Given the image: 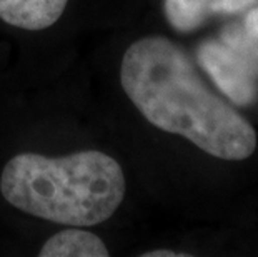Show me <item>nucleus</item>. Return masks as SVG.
<instances>
[{
    "mask_svg": "<svg viewBox=\"0 0 258 257\" xmlns=\"http://www.w3.org/2000/svg\"><path fill=\"white\" fill-rule=\"evenodd\" d=\"M210 10V0H165V15L173 29L190 32L200 27Z\"/></svg>",
    "mask_w": 258,
    "mask_h": 257,
    "instance_id": "6",
    "label": "nucleus"
},
{
    "mask_svg": "<svg viewBox=\"0 0 258 257\" xmlns=\"http://www.w3.org/2000/svg\"><path fill=\"white\" fill-rule=\"evenodd\" d=\"M258 4V0H210V10L220 14H235Z\"/></svg>",
    "mask_w": 258,
    "mask_h": 257,
    "instance_id": "7",
    "label": "nucleus"
},
{
    "mask_svg": "<svg viewBox=\"0 0 258 257\" xmlns=\"http://www.w3.org/2000/svg\"><path fill=\"white\" fill-rule=\"evenodd\" d=\"M188 254H178L173 252V250H167V249H160V250H152V252H145L144 257H186Z\"/></svg>",
    "mask_w": 258,
    "mask_h": 257,
    "instance_id": "9",
    "label": "nucleus"
},
{
    "mask_svg": "<svg viewBox=\"0 0 258 257\" xmlns=\"http://www.w3.org/2000/svg\"><path fill=\"white\" fill-rule=\"evenodd\" d=\"M245 32L250 35V39L258 45V7L253 9L248 15H246Z\"/></svg>",
    "mask_w": 258,
    "mask_h": 257,
    "instance_id": "8",
    "label": "nucleus"
},
{
    "mask_svg": "<svg viewBox=\"0 0 258 257\" xmlns=\"http://www.w3.org/2000/svg\"><path fill=\"white\" fill-rule=\"evenodd\" d=\"M40 257H107L108 249L105 242L89 231L65 229L42 245Z\"/></svg>",
    "mask_w": 258,
    "mask_h": 257,
    "instance_id": "5",
    "label": "nucleus"
},
{
    "mask_svg": "<svg viewBox=\"0 0 258 257\" xmlns=\"http://www.w3.org/2000/svg\"><path fill=\"white\" fill-rule=\"evenodd\" d=\"M69 0H0V19L24 30H43L62 17Z\"/></svg>",
    "mask_w": 258,
    "mask_h": 257,
    "instance_id": "4",
    "label": "nucleus"
},
{
    "mask_svg": "<svg viewBox=\"0 0 258 257\" xmlns=\"http://www.w3.org/2000/svg\"><path fill=\"white\" fill-rule=\"evenodd\" d=\"M120 164L100 150L63 157L19 154L0 176V192L19 211L74 227L97 226L110 219L125 197Z\"/></svg>",
    "mask_w": 258,
    "mask_h": 257,
    "instance_id": "2",
    "label": "nucleus"
},
{
    "mask_svg": "<svg viewBox=\"0 0 258 257\" xmlns=\"http://www.w3.org/2000/svg\"><path fill=\"white\" fill-rule=\"evenodd\" d=\"M120 82L148 122L207 154L243 161L255 152V129L203 84L188 56L165 37L132 43L120 65Z\"/></svg>",
    "mask_w": 258,
    "mask_h": 257,
    "instance_id": "1",
    "label": "nucleus"
},
{
    "mask_svg": "<svg viewBox=\"0 0 258 257\" xmlns=\"http://www.w3.org/2000/svg\"><path fill=\"white\" fill-rule=\"evenodd\" d=\"M199 62L230 100L248 106L256 99L255 69L223 42H205L199 48Z\"/></svg>",
    "mask_w": 258,
    "mask_h": 257,
    "instance_id": "3",
    "label": "nucleus"
}]
</instances>
